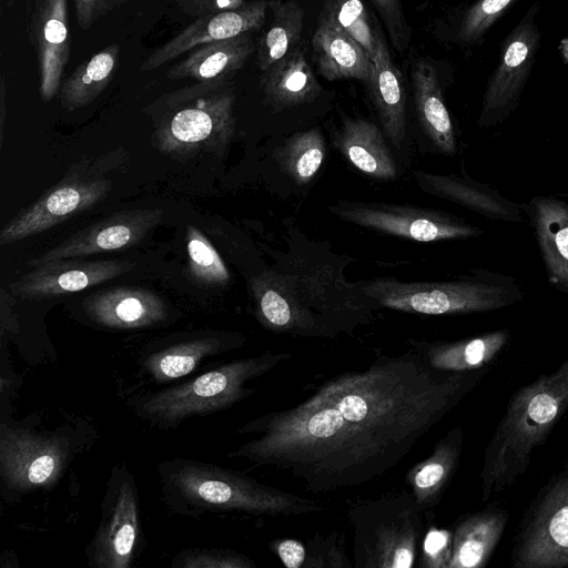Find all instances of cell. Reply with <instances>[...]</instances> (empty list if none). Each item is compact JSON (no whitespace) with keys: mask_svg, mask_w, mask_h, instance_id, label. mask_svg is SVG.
Listing matches in <instances>:
<instances>
[{"mask_svg":"<svg viewBox=\"0 0 568 568\" xmlns=\"http://www.w3.org/2000/svg\"><path fill=\"white\" fill-rule=\"evenodd\" d=\"M515 0H479L465 14L459 30L464 42L479 38Z\"/></svg>","mask_w":568,"mask_h":568,"instance_id":"cell-39","label":"cell"},{"mask_svg":"<svg viewBox=\"0 0 568 568\" xmlns=\"http://www.w3.org/2000/svg\"><path fill=\"white\" fill-rule=\"evenodd\" d=\"M539 34L531 21H523L509 36L501 61L484 94L478 124L491 128L514 111L532 65Z\"/></svg>","mask_w":568,"mask_h":568,"instance_id":"cell-15","label":"cell"},{"mask_svg":"<svg viewBox=\"0 0 568 568\" xmlns=\"http://www.w3.org/2000/svg\"><path fill=\"white\" fill-rule=\"evenodd\" d=\"M234 95L211 93L166 120L158 132V144L166 152L224 145L234 132Z\"/></svg>","mask_w":568,"mask_h":568,"instance_id":"cell-12","label":"cell"},{"mask_svg":"<svg viewBox=\"0 0 568 568\" xmlns=\"http://www.w3.org/2000/svg\"><path fill=\"white\" fill-rule=\"evenodd\" d=\"M312 45L317 69L326 80L355 79L369 83L372 60L326 7L320 14Z\"/></svg>","mask_w":568,"mask_h":568,"instance_id":"cell-23","label":"cell"},{"mask_svg":"<svg viewBox=\"0 0 568 568\" xmlns=\"http://www.w3.org/2000/svg\"><path fill=\"white\" fill-rule=\"evenodd\" d=\"M410 74L422 130L438 152L454 155L457 151L456 135L436 69L422 59L414 62Z\"/></svg>","mask_w":568,"mask_h":568,"instance_id":"cell-28","label":"cell"},{"mask_svg":"<svg viewBox=\"0 0 568 568\" xmlns=\"http://www.w3.org/2000/svg\"><path fill=\"white\" fill-rule=\"evenodd\" d=\"M68 0H36L30 16V39L39 69V91L43 101L60 90L71 55Z\"/></svg>","mask_w":568,"mask_h":568,"instance_id":"cell-18","label":"cell"},{"mask_svg":"<svg viewBox=\"0 0 568 568\" xmlns=\"http://www.w3.org/2000/svg\"><path fill=\"white\" fill-rule=\"evenodd\" d=\"M507 515L480 511L463 518L452 532L449 568H479L486 565L496 547Z\"/></svg>","mask_w":568,"mask_h":568,"instance_id":"cell-31","label":"cell"},{"mask_svg":"<svg viewBox=\"0 0 568 568\" xmlns=\"http://www.w3.org/2000/svg\"><path fill=\"white\" fill-rule=\"evenodd\" d=\"M254 49L250 32L211 42L191 51L169 70L166 77L171 80L223 82L243 67Z\"/></svg>","mask_w":568,"mask_h":568,"instance_id":"cell-27","label":"cell"},{"mask_svg":"<svg viewBox=\"0 0 568 568\" xmlns=\"http://www.w3.org/2000/svg\"><path fill=\"white\" fill-rule=\"evenodd\" d=\"M306 556L303 568H352L346 552L344 531L316 532L305 541Z\"/></svg>","mask_w":568,"mask_h":568,"instance_id":"cell-37","label":"cell"},{"mask_svg":"<svg viewBox=\"0 0 568 568\" xmlns=\"http://www.w3.org/2000/svg\"><path fill=\"white\" fill-rule=\"evenodd\" d=\"M358 283L377 308L422 315L491 312L525 298L515 277L481 267L446 281L405 282L386 276Z\"/></svg>","mask_w":568,"mask_h":568,"instance_id":"cell-6","label":"cell"},{"mask_svg":"<svg viewBox=\"0 0 568 568\" xmlns=\"http://www.w3.org/2000/svg\"><path fill=\"white\" fill-rule=\"evenodd\" d=\"M105 180L64 181L47 191L0 232V244H12L43 232L91 207L110 191Z\"/></svg>","mask_w":568,"mask_h":568,"instance_id":"cell-14","label":"cell"},{"mask_svg":"<svg viewBox=\"0 0 568 568\" xmlns=\"http://www.w3.org/2000/svg\"><path fill=\"white\" fill-rule=\"evenodd\" d=\"M268 7L273 19L257 45V65L262 72L298 44L304 20L302 7L294 0L271 1Z\"/></svg>","mask_w":568,"mask_h":568,"instance_id":"cell-33","label":"cell"},{"mask_svg":"<svg viewBox=\"0 0 568 568\" xmlns=\"http://www.w3.org/2000/svg\"><path fill=\"white\" fill-rule=\"evenodd\" d=\"M134 268L129 261L54 260L36 266L9 285L20 300H43L73 292L112 280Z\"/></svg>","mask_w":568,"mask_h":568,"instance_id":"cell-16","label":"cell"},{"mask_svg":"<svg viewBox=\"0 0 568 568\" xmlns=\"http://www.w3.org/2000/svg\"><path fill=\"white\" fill-rule=\"evenodd\" d=\"M245 337L232 332H199L149 347L138 358L139 373L148 382L165 385L183 379L209 358L240 348Z\"/></svg>","mask_w":568,"mask_h":568,"instance_id":"cell-13","label":"cell"},{"mask_svg":"<svg viewBox=\"0 0 568 568\" xmlns=\"http://www.w3.org/2000/svg\"><path fill=\"white\" fill-rule=\"evenodd\" d=\"M126 0H74L78 26L90 29L97 20L122 6Z\"/></svg>","mask_w":568,"mask_h":568,"instance_id":"cell-42","label":"cell"},{"mask_svg":"<svg viewBox=\"0 0 568 568\" xmlns=\"http://www.w3.org/2000/svg\"><path fill=\"white\" fill-rule=\"evenodd\" d=\"M368 85L382 130L393 146L400 149L406 138V98L400 72L394 65L381 34L372 59Z\"/></svg>","mask_w":568,"mask_h":568,"instance_id":"cell-24","label":"cell"},{"mask_svg":"<svg viewBox=\"0 0 568 568\" xmlns=\"http://www.w3.org/2000/svg\"><path fill=\"white\" fill-rule=\"evenodd\" d=\"M479 373L435 369L413 348L378 354L298 404L242 424L235 434L252 438L226 457L286 473L313 494L354 488L409 455L476 386Z\"/></svg>","mask_w":568,"mask_h":568,"instance_id":"cell-1","label":"cell"},{"mask_svg":"<svg viewBox=\"0 0 568 568\" xmlns=\"http://www.w3.org/2000/svg\"><path fill=\"white\" fill-rule=\"evenodd\" d=\"M423 568H449L452 557V532L432 526L420 541Z\"/></svg>","mask_w":568,"mask_h":568,"instance_id":"cell-40","label":"cell"},{"mask_svg":"<svg viewBox=\"0 0 568 568\" xmlns=\"http://www.w3.org/2000/svg\"><path fill=\"white\" fill-rule=\"evenodd\" d=\"M567 407L568 359L511 397L486 449L480 475L484 499L524 474L531 453Z\"/></svg>","mask_w":568,"mask_h":568,"instance_id":"cell-4","label":"cell"},{"mask_svg":"<svg viewBox=\"0 0 568 568\" xmlns=\"http://www.w3.org/2000/svg\"><path fill=\"white\" fill-rule=\"evenodd\" d=\"M385 138L383 130L373 122L346 119L334 144L358 171L377 180H393L398 169Z\"/></svg>","mask_w":568,"mask_h":568,"instance_id":"cell-26","label":"cell"},{"mask_svg":"<svg viewBox=\"0 0 568 568\" xmlns=\"http://www.w3.org/2000/svg\"><path fill=\"white\" fill-rule=\"evenodd\" d=\"M82 308L91 323L108 329L148 328L169 317L163 300L139 287H114L94 293L83 301Z\"/></svg>","mask_w":568,"mask_h":568,"instance_id":"cell-21","label":"cell"},{"mask_svg":"<svg viewBox=\"0 0 568 568\" xmlns=\"http://www.w3.org/2000/svg\"><path fill=\"white\" fill-rule=\"evenodd\" d=\"M326 8L338 24L345 29L365 50L372 60L377 37L371 28L367 11L362 0H328Z\"/></svg>","mask_w":568,"mask_h":568,"instance_id":"cell-36","label":"cell"},{"mask_svg":"<svg viewBox=\"0 0 568 568\" xmlns=\"http://www.w3.org/2000/svg\"><path fill=\"white\" fill-rule=\"evenodd\" d=\"M329 211L341 220L418 242L467 240L485 231L444 211L384 202L341 201Z\"/></svg>","mask_w":568,"mask_h":568,"instance_id":"cell-10","label":"cell"},{"mask_svg":"<svg viewBox=\"0 0 568 568\" xmlns=\"http://www.w3.org/2000/svg\"><path fill=\"white\" fill-rule=\"evenodd\" d=\"M186 250L193 277L209 285H222L230 280L229 270L217 251L192 225L186 230Z\"/></svg>","mask_w":568,"mask_h":568,"instance_id":"cell-35","label":"cell"},{"mask_svg":"<svg viewBox=\"0 0 568 568\" xmlns=\"http://www.w3.org/2000/svg\"><path fill=\"white\" fill-rule=\"evenodd\" d=\"M143 542L135 478L126 464L111 468L97 530L85 548L91 568H130Z\"/></svg>","mask_w":568,"mask_h":568,"instance_id":"cell-9","label":"cell"},{"mask_svg":"<svg viewBox=\"0 0 568 568\" xmlns=\"http://www.w3.org/2000/svg\"><path fill=\"white\" fill-rule=\"evenodd\" d=\"M414 180L422 191L462 205L486 219L507 223L526 221V203L514 202L491 185L473 179L464 165L460 166V174H434L417 170Z\"/></svg>","mask_w":568,"mask_h":568,"instance_id":"cell-20","label":"cell"},{"mask_svg":"<svg viewBox=\"0 0 568 568\" xmlns=\"http://www.w3.org/2000/svg\"><path fill=\"white\" fill-rule=\"evenodd\" d=\"M267 7L268 2L257 1L236 10L202 17L150 53L141 70L153 71L201 45L260 29L265 21Z\"/></svg>","mask_w":568,"mask_h":568,"instance_id":"cell-19","label":"cell"},{"mask_svg":"<svg viewBox=\"0 0 568 568\" xmlns=\"http://www.w3.org/2000/svg\"><path fill=\"white\" fill-rule=\"evenodd\" d=\"M381 16L393 45L404 50L410 38V30L402 12L399 0H368Z\"/></svg>","mask_w":568,"mask_h":568,"instance_id":"cell-41","label":"cell"},{"mask_svg":"<svg viewBox=\"0 0 568 568\" xmlns=\"http://www.w3.org/2000/svg\"><path fill=\"white\" fill-rule=\"evenodd\" d=\"M508 339L509 332L498 329L455 342L409 339L408 344L409 348L416 351L435 369L470 372L488 364Z\"/></svg>","mask_w":568,"mask_h":568,"instance_id":"cell-29","label":"cell"},{"mask_svg":"<svg viewBox=\"0 0 568 568\" xmlns=\"http://www.w3.org/2000/svg\"><path fill=\"white\" fill-rule=\"evenodd\" d=\"M179 8L185 13L202 18L242 8L244 0H176Z\"/></svg>","mask_w":568,"mask_h":568,"instance_id":"cell-44","label":"cell"},{"mask_svg":"<svg viewBox=\"0 0 568 568\" xmlns=\"http://www.w3.org/2000/svg\"><path fill=\"white\" fill-rule=\"evenodd\" d=\"M271 551L286 568H303L306 556L305 542L295 538H277L270 541Z\"/></svg>","mask_w":568,"mask_h":568,"instance_id":"cell-43","label":"cell"},{"mask_svg":"<svg viewBox=\"0 0 568 568\" xmlns=\"http://www.w3.org/2000/svg\"><path fill=\"white\" fill-rule=\"evenodd\" d=\"M463 447V430L455 427L434 446L432 454L410 467L405 483L423 511L435 508L453 478Z\"/></svg>","mask_w":568,"mask_h":568,"instance_id":"cell-25","label":"cell"},{"mask_svg":"<svg viewBox=\"0 0 568 568\" xmlns=\"http://www.w3.org/2000/svg\"><path fill=\"white\" fill-rule=\"evenodd\" d=\"M326 155V144L317 128L290 136L275 155L281 170L297 185H306L318 173Z\"/></svg>","mask_w":568,"mask_h":568,"instance_id":"cell-34","label":"cell"},{"mask_svg":"<svg viewBox=\"0 0 568 568\" xmlns=\"http://www.w3.org/2000/svg\"><path fill=\"white\" fill-rule=\"evenodd\" d=\"M119 53V45L112 43L79 64L61 83V104L68 110H75L98 98L116 71Z\"/></svg>","mask_w":568,"mask_h":568,"instance_id":"cell-32","label":"cell"},{"mask_svg":"<svg viewBox=\"0 0 568 568\" xmlns=\"http://www.w3.org/2000/svg\"><path fill=\"white\" fill-rule=\"evenodd\" d=\"M516 568L568 566V473L546 490L514 549Z\"/></svg>","mask_w":568,"mask_h":568,"instance_id":"cell-11","label":"cell"},{"mask_svg":"<svg viewBox=\"0 0 568 568\" xmlns=\"http://www.w3.org/2000/svg\"><path fill=\"white\" fill-rule=\"evenodd\" d=\"M549 284L568 294V202L552 195H536L526 203Z\"/></svg>","mask_w":568,"mask_h":568,"instance_id":"cell-22","label":"cell"},{"mask_svg":"<svg viewBox=\"0 0 568 568\" xmlns=\"http://www.w3.org/2000/svg\"><path fill=\"white\" fill-rule=\"evenodd\" d=\"M156 474L165 507L174 515L192 519L229 511L296 517L324 510L314 499L206 462L176 457L159 463Z\"/></svg>","mask_w":568,"mask_h":568,"instance_id":"cell-3","label":"cell"},{"mask_svg":"<svg viewBox=\"0 0 568 568\" xmlns=\"http://www.w3.org/2000/svg\"><path fill=\"white\" fill-rule=\"evenodd\" d=\"M162 213L161 209L115 213L77 232L40 257L30 261L29 265L36 267L54 260L82 257L132 246L161 221Z\"/></svg>","mask_w":568,"mask_h":568,"instance_id":"cell-17","label":"cell"},{"mask_svg":"<svg viewBox=\"0 0 568 568\" xmlns=\"http://www.w3.org/2000/svg\"><path fill=\"white\" fill-rule=\"evenodd\" d=\"M423 510L410 491L347 501L353 567L410 568L424 535Z\"/></svg>","mask_w":568,"mask_h":568,"instance_id":"cell-8","label":"cell"},{"mask_svg":"<svg viewBox=\"0 0 568 568\" xmlns=\"http://www.w3.org/2000/svg\"><path fill=\"white\" fill-rule=\"evenodd\" d=\"M262 89L265 102L275 111L311 103L322 91L302 45L263 72Z\"/></svg>","mask_w":568,"mask_h":568,"instance_id":"cell-30","label":"cell"},{"mask_svg":"<svg viewBox=\"0 0 568 568\" xmlns=\"http://www.w3.org/2000/svg\"><path fill=\"white\" fill-rule=\"evenodd\" d=\"M97 433L82 418L52 429L0 424V491L7 501L52 488Z\"/></svg>","mask_w":568,"mask_h":568,"instance_id":"cell-7","label":"cell"},{"mask_svg":"<svg viewBox=\"0 0 568 568\" xmlns=\"http://www.w3.org/2000/svg\"><path fill=\"white\" fill-rule=\"evenodd\" d=\"M174 568H256L248 556L224 548H186L172 559Z\"/></svg>","mask_w":568,"mask_h":568,"instance_id":"cell-38","label":"cell"},{"mask_svg":"<svg viewBox=\"0 0 568 568\" xmlns=\"http://www.w3.org/2000/svg\"><path fill=\"white\" fill-rule=\"evenodd\" d=\"M322 244L296 241L275 263L254 276L250 287L258 323L275 334L335 338L376 320L379 311L359 283L344 276V260Z\"/></svg>","mask_w":568,"mask_h":568,"instance_id":"cell-2","label":"cell"},{"mask_svg":"<svg viewBox=\"0 0 568 568\" xmlns=\"http://www.w3.org/2000/svg\"><path fill=\"white\" fill-rule=\"evenodd\" d=\"M290 358L288 352L266 351L234 359L191 379L134 396L128 405L149 425L173 429L189 418L222 412L248 398L255 393L248 383Z\"/></svg>","mask_w":568,"mask_h":568,"instance_id":"cell-5","label":"cell"}]
</instances>
